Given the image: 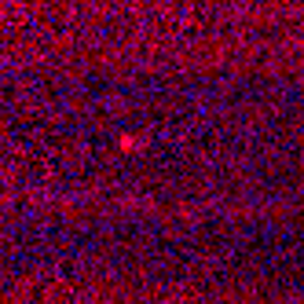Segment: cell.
<instances>
[{
	"mask_svg": "<svg viewBox=\"0 0 304 304\" xmlns=\"http://www.w3.org/2000/svg\"><path fill=\"white\" fill-rule=\"evenodd\" d=\"M114 147H117V151H121V154H143V151H147V147H151V143H147L143 136L121 132V136H117V140H114Z\"/></svg>",
	"mask_w": 304,
	"mask_h": 304,
	"instance_id": "obj_1",
	"label": "cell"
}]
</instances>
